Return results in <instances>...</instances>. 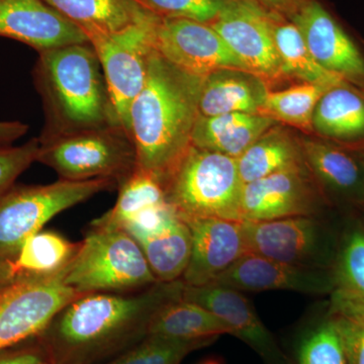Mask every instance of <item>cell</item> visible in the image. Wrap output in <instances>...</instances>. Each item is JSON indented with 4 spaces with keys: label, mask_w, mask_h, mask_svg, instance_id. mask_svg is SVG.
Returning <instances> with one entry per match:
<instances>
[{
    "label": "cell",
    "mask_w": 364,
    "mask_h": 364,
    "mask_svg": "<svg viewBox=\"0 0 364 364\" xmlns=\"http://www.w3.org/2000/svg\"><path fill=\"white\" fill-rule=\"evenodd\" d=\"M183 289L178 279L128 293L81 294L38 338L52 364H104L142 341L154 316L181 299Z\"/></svg>",
    "instance_id": "cell-1"
},
{
    "label": "cell",
    "mask_w": 364,
    "mask_h": 364,
    "mask_svg": "<svg viewBox=\"0 0 364 364\" xmlns=\"http://www.w3.org/2000/svg\"><path fill=\"white\" fill-rule=\"evenodd\" d=\"M202 81L155 50L143 90L132 102L127 130L135 146L136 168L154 174L163 184L191 146Z\"/></svg>",
    "instance_id": "cell-2"
},
{
    "label": "cell",
    "mask_w": 364,
    "mask_h": 364,
    "mask_svg": "<svg viewBox=\"0 0 364 364\" xmlns=\"http://www.w3.org/2000/svg\"><path fill=\"white\" fill-rule=\"evenodd\" d=\"M33 77L45 114L40 142L79 132L123 127L90 43L39 53Z\"/></svg>",
    "instance_id": "cell-3"
},
{
    "label": "cell",
    "mask_w": 364,
    "mask_h": 364,
    "mask_svg": "<svg viewBox=\"0 0 364 364\" xmlns=\"http://www.w3.org/2000/svg\"><path fill=\"white\" fill-rule=\"evenodd\" d=\"M60 277L80 294L128 293L158 282L142 249L123 228L93 224Z\"/></svg>",
    "instance_id": "cell-4"
},
{
    "label": "cell",
    "mask_w": 364,
    "mask_h": 364,
    "mask_svg": "<svg viewBox=\"0 0 364 364\" xmlns=\"http://www.w3.org/2000/svg\"><path fill=\"white\" fill-rule=\"evenodd\" d=\"M167 202L183 221H241L243 183L236 158L191 145L164 181Z\"/></svg>",
    "instance_id": "cell-5"
},
{
    "label": "cell",
    "mask_w": 364,
    "mask_h": 364,
    "mask_svg": "<svg viewBox=\"0 0 364 364\" xmlns=\"http://www.w3.org/2000/svg\"><path fill=\"white\" fill-rule=\"evenodd\" d=\"M117 188L116 181L105 178L11 186L0 195V260L14 262L26 239L59 213Z\"/></svg>",
    "instance_id": "cell-6"
},
{
    "label": "cell",
    "mask_w": 364,
    "mask_h": 364,
    "mask_svg": "<svg viewBox=\"0 0 364 364\" xmlns=\"http://www.w3.org/2000/svg\"><path fill=\"white\" fill-rule=\"evenodd\" d=\"M37 162L69 181H126L136 168L135 146L121 126L79 132L40 142Z\"/></svg>",
    "instance_id": "cell-7"
},
{
    "label": "cell",
    "mask_w": 364,
    "mask_h": 364,
    "mask_svg": "<svg viewBox=\"0 0 364 364\" xmlns=\"http://www.w3.org/2000/svg\"><path fill=\"white\" fill-rule=\"evenodd\" d=\"M161 21L152 14L119 32L88 39L100 59L117 117L126 130L132 102L143 90L151 54L156 50Z\"/></svg>",
    "instance_id": "cell-8"
},
{
    "label": "cell",
    "mask_w": 364,
    "mask_h": 364,
    "mask_svg": "<svg viewBox=\"0 0 364 364\" xmlns=\"http://www.w3.org/2000/svg\"><path fill=\"white\" fill-rule=\"evenodd\" d=\"M79 296L63 284L60 274L18 277L0 293V350L37 337Z\"/></svg>",
    "instance_id": "cell-9"
},
{
    "label": "cell",
    "mask_w": 364,
    "mask_h": 364,
    "mask_svg": "<svg viewBox=\"0 0 364 364\" xmlns=\"http://www.w3.org/2000/svg\"><path fill=\"white\" fill-rule=\"evenodd\" d=\"M277 14L255 0H226L210 23L246 69L265 82L284 76L273 33Z\"/></svg>",
    "instance_id": "cell-10"
},
{
    "label": "cell",
    "mask_w": 364,
    "mask_h": 364,
    "mask_svg": "<svg viewBox=\"0 0 364 364\" xmlns=\"http://www.w3.org/2000/svg\"><path fill=\"white\" fill-rule=\"evenodd\" d=\"M242 222L248 252L298 267L328 269L334 264L327 229L317 215Z\"/></svg>",
    "instance_id": "cell-11"
},
{
    "label": "cell",
    "mask_w": 364,
    "mask_h": 364,
    "mask_svg": "<svg viewBox=\"0 0 364 364\" xmlns=\"http://www.w3.org/2000/svg\"><path fill=\"white\" fill-rule=\"evenodd\" d=\"M291 18L314 59L364 95V52L340 21L318 0L296 6Z\"/></svg>",
    "instance_id": "cell-12"
},
{
    "label": "cell",
    "mask_w": 364,
    "mask_h": 364,
    "mask_svg": "<svg viewBox=\"0 0 364 364\" xmlns=\"http://www.w3.org/2000/svg\"><path fill=\"white\" fill-rule=\"evenodd\" d=\"M325 200L306 165L282 170L243 184L241 221L318 215Z\"/></svg>",
    "instance_id": "cell-13"
},
{
    "label": "cell",
    "mask_w": 364,
    "mask_h": 364,
    "mask_svg": "<svg viewBox=\"0 0 364 364\" xmlns=\"http://www.w3.org/2000/svg\"><path fill=\"white\" fill-rule=\"evenodd\" d=\"M155 49L177 68L205 77L221 69L246 67L212 26L183 18H162Z\"/></svg>",
    "instance_id": "cell-14"
},
{
    "label": "cell",
    "mask_w": 364,
    "mask_h": 364,
    "mask_svg": "<svg viewBox=\"0 0 364 364\" xmlns=\"http://www.w3.org/2000/svg\"><path fill=\"white\" fill-rule=\"evenodd\" d=\"M182 298L203 306L221 318L231 330V335L247 344L265 364H291L242 291L219 284L200 287L184 284Z\"/></svg>",
    "instance_id": "cell-15"
},
{
    "label": "cell",
    "mask_w": 364,
    "mask_h": 364,
    "mask_svg": "<svg viewBox=\"0 0 364 364\" xmlns=\"http://www.w3.org/2000/svg\"><path fill=\"white\" fill-rule=\"evenodd\" d=\"M212 284L240 291H289L306 294L331 293L335 282L332 269L289 264L247 252Z\"/></svg>",
    "instance_id": "cell-16"
},
{
    "label": "cell",
    "mask_w": 364,
    "mask_h": 364,
    "mask_svg": "<svg viewBox=\"0 0 364 364\" xmlns=\"http://www.w3.org/2000/svg\"><path fill=\"white\" fill-rule=\"evenodd\" d=\"M191 234V254L181 279L186 286L213 282L248 252L243 222L224 219L184 221Z\"/></svg>",
    "instance_id": "cell-17"
},
{
    "label": "cell",
    "mask_w": 364,
    "mask_h": 364,
    "mask_svg": "<svg viewBox=\"0 0 364 364\" xmlns=\"http://www.w3.org/2000/svg\"><path fill=\"white\" fill-rule=\"evenodd\" d=\"M0 37L38 53L90 43L85 32L44 0H0Z\"/></svg>",
    "instance_id": "cell-18"
},
{
    "label": "cell",
    "mask_w": 364,
    "mask_h": 364,
    "mask_svg": "<svg viewBox=\"0 0 364 364\" xmlns=\"http://www.w3.org/2000/svg\"><path fill=\"white\" fill-rule=\"evenodd\" d=\"M142 249L158 282L181 279L191 254V230L176 208L124 228Z\"/></svg>",
    "instance_id": "cell-19"
},
{
    "label": "cell",
    "mask_w": 364,
    "mask_h": 364,
    "mask_svg": "<svg viewBox=\"0 0 364 364\" xmlns=\"http://www.w3.org/2000/svg\"><path fill=\"white\" fill-rule=\"evenodd\" d=\"M306 167L323 195L364 205V163L358 151L326 141L301 143Z\"/></svg>",
    "instance_id": "cell-20"
},
{
    "label": "cell",
    "mask_w": 364,
    "mask_h": 364,
    "mask_svg": "<svg viewBox=\"0 0 364 364\" xmlns=\"http://www.w3.org/2000/svg\"><path fill=\"white\" fill-rule=\"evenodd\" d=\"M267 90V82L251 72L241 69L212 72L203 77L200 114H259Z\"/></svg>",
    "instance_id": "cell-21"
},
{
    "label": "cell",
    "mask_w": 364,
    "mask_h": 364,
    "mask_svg": "<svg viewBox=\"0 0 364 364\" xmlns=\"http://www.w3.org/2000/svg\"><path fill=\"white\" fill-rule=\"evenodd\" d=\"M277 124L270 117L259 114L233 112L213 117L200 114L193 129L191 145L237 159Z\"/></svg>",
    "instance_id": "cell-22"
},
{
    "label": "cell",
    "mask_w": 364,
    "mask_h": 364,
    "mask_svg": "<svg viewBox=\"0 0 364 364\" xmlns=\"http://www.w3.org/2000/svg\"><path fill=\"white\" fill-rule=\"evenodd\" d=\"M313 131L347 148L364 143V95L347 85L333 86L318 100Z\"/></svg>",
    "instance_id": "cell-23"
},
{
    "label": "cell",
    "mask_w": 364,
    "mask_h": 364,
    "mask_svg": "<svg viewBox=\"0 0 364 364\" xmlns=\"http://www.w3.org/2000/svg\"><path fill=\"white\" fill-rule=\"evenodd\" d=\"M87 36L109 35L152 16L135 0H44ZM90 41V40H88Z\"/></svg>",
    "instance_id": "cell-24"
},
{
    "label": "cell",
    "mask_w": 364,
    "mask_h": 364,
    "mask_svg": "<svg viewBox=\"0 0 364 364\" xmlns=\"http://www.w3.org/2000/svg\"><path fill=\"white\" fill-rule=\"evenodd\" d=\"M237 165L242 183L246 184L306 163L301 144L289 132L274 126L237 158Z\"/></svg>",
    "instance_id": "cell-25"
},
{
    "label": "cell",
    "mask_w": 364,
    "mask_h": 364,
    "mask_svg": "<svg viewBox=\"0 0 364 364\" xmlns=\"http://www.w3.org/2000/svg\"><path fill=\"white\" fill-rule=\"evenodd\" d=\"M231 330L212 312L183 298L163 306L151 321L148 335L186 340L215 339Z\"/></svg>",
    "instance_id": "cell-26"
},
{
    "label": "cell",
    "mask_w": 364,
    "mask_h": 364,
    "mask_svg": "<svg viewBox=\"0 0 364 364\" xmlns=\"http://www.w3.org/2000/svg\"><path fill=\"white\" fill-rule=\"evenodd\" d=\"M80 246L81 242L74 243L57 232L41 230L21 246L14 270L18 277H55L70 264Z\"/></svg>",
    "instance_id": "cell-27"
},
{
    "label": "cell",
    "mask_w": 364,
    "mask_h": 364,
    "mask_svg": "<svg viewBox=\"0 0 364 364\" xmlns=\"http://www.w3.org/2000/svg\"><path fill=\"white\" fill-rule=\"evenodd\" d=\"M273 33L284 75L327 87L346 85L339 76L326 70L314 59L299 28L294 23L282 21L279 14L275 16Z\"/></svg>",
    "instance_id": "cell-28"
},
{
    "label": "cell",
    "mask_w": 364,
    "mask_h": 364,
    "mask_svg": "<svg viewBox=\"0 0 364 364\" xmlns=\"http://www.w3.org/2000/svg\"><path fill=\"white\" fill-rule=\"evenodd\" d=\"M116 205L93 225L121 228L141 210L168 203L161 179L145 170L136 168L119 186Z\"/></svg>",
    "instance_id": "cell-29"
},
{
    "label": "cell",
    "mask_w": 364,
    "mask_h": 364,
    "mask_svg": "<svg viewBox=\"0 0 364 364\" xmlns=\"http://www.w3.org/2000/svg\"><path fill=\"white\" fill-rule=\"evenodd\" d=\"M331 87L301 83L282 90H267L260 114L306 132L313 131V117L318 100Z\"/></svg>",
    "instance_id": "cell-30"
},
{
    "label": "cell",
    "mask_w": 364,
    "mask_h": 364,
    "mask_svg": "<svg viewBox=\"0 0 364 364\" xmlns=\"http://www.w3.org/2000/svg\"><path fill=\"white\" fill-rule=\"evenodd\" d=\"M215 341V339L186 340L147 335L128 351L104 364H181L189 353Z\"/></svg>",
    "instance_id": "cell-31"
},
{
    "label": "cell",
    "mask_w": 364,
    "mask_h": 364,
    "mask_svg": "<svg viewBox=\"0 0 364 364\" xmlns=\"http://www.w3.org/2000/svg\"><path fill=\"white\" fill-rule=\"evenodd\" d=\"M332 293L364 301V229H354L344 237L332 267Z\"/></svg>",
    "instance_id": "cell-32"
},
{
    "label": "cell",
    "mask_w": 364,
    "mask_h": 364,
    "mask_svg": "<svg viewBox=\"0 0 364 364\" xmlns=\"http://www.w3.org/2000/svg\"><path fill=\"white\" fill-rule=\"evenodd\" d=\"M291 364H347L343 342L334 321L328 317L309 326L296 342Z\"/></svg>",
    "instance_id": "cell-33"
},
{
    "label": "cell",
    "mask_w": 364,
    "mask_h": 364,
    "mask_svg": "<svg viewBox=\"0 0 364 364\" xmlns=\"http://www.w3.org/2000/svg\"><path fill=\"white\" fill-rule=\"evenodd\" d=\"M329 317L341 336L347 364H364V301L332 293Z\"/></svg>",
    "instance_id": "cell-34"
},
{
    "label": "cell",
    "mask_w": 364,
    "mask_h": 364,
    "mask_svg": "<svg viewBox=\"0 0 364 364\" xmlns=\"http://www.w3.org/2000/svg\"><path fill=\"white\" fill-rule=\"evenodd\" d=\"M161 18H183L210 25L221 13L226 0H135Z\"/></svg>",
    "instance_id": "cell-35"
},
{
    "label": "cell",
    "mask_w": 364,
    "mask_h": 364,
    "mask_svg": "<svg viewBox=\"0 0 364 364\" xmlns=\"http://www.w3.org/2000/svg\"><path fill=\"white\" fill-rule=\"evenodd\" d=\"M39 138H33L21 146H0V195L14 186L16 178L33 162L40 151Z\"/></svg>",
    "instance_id": "cell-36"
},
{
    "label": "cell",
    "mask_w": 364,
    "mask_h": 364,
    "mask_svg": "<svg viewBox=\"0 0 364 364\" xmlns=\"http://www.w3.org/2000/svg\"><path fill=\"white\" fill-rule=\"evenodd\" d=\"M0 364H52L45 347L35 337L0 350Z\"/></svg>",
    "instance_id": "cell-37"
},
{
    "label": "cell",
    "mask_w": 364,
    "mask_h": 364,
    "mask_svg": "<svg viewBox=\"0 0 364 364\" xmlns=\"http://www.w3.org/2000/svg\"><path fill=\"white\" fill-rule=\"evenodd\" d=\"M28 131V124L18 121H0V146L13 145L25 136Z\"/></svg>",
    "instance_id": "cell-38"
},
{
    "label": "cell",
    "mask_w": 364,
    "mask_h": 364,
    "mask_svg": "<svg viewBox=\"0 0 364 364\" xmlns=\"http://www.w3.org/2000/svg\"><path fill=\"white\" fill-rule=\"evenodd\" d=\"M261 6L275 13L293 14L296 7V0H255Z\"/></svg>",
    "instance_id": "cell-39"
},
{
    "label": "cell",
    "mask_w": 364,
    "mask_h": 364,
    "mask_svg": "<svg viewBox=\"0 0 364 364\" xmlns=\"http://www.w3.org/2000/svg\"><path fill=\"white\" fill-rule=\"evenodd\" d=\"M18 279L13 262L0 260V293Z\"/></svg>",
    "instance_id": "cell-40"
},
{
    "label": "cell",
    "mask_w": 364,
    "mask_h": 364,
    "mask_svg": "<svg viewBox=\"0 0 364 364\" xmlns=\"http://www.w3.org/2000/svg\"><path fill=\"white\" fill-rule=\"evenodd\" d=\"M350 149L358 151V154L360 155L361 158H363L364 163V143L361 144V145L358 146V147L350 148Z\"/></svg>",
    "instance_id": "cell-41"
},
{
    "label": "cell",
    "mask_w": 364,
    "mask_h": 364,
    "mask_svg": "<svg viewBox=\"0 0 364 364\" xmlns=\"http://www.w3.org/2000/svg\"><path fill=\"white\" fill-rule=\"evenodd\" d=\"M200 364H223L221 360L218 358H208L207 360L203 361V363Z\"/></svg>",
    "instance_id": "cell-42"
}]
</instances>
